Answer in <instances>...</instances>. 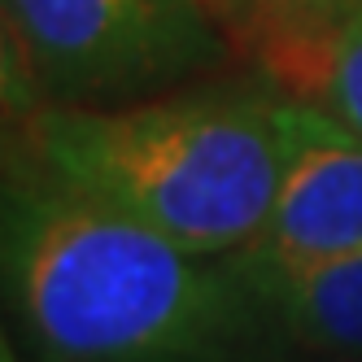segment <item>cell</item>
I'll return each instance as SVG.
<instances>
[{"mask_svg": "<svg viewBox=\"0 0 362 362\" xmlns=\"http://www.w3.org/2000/svg\"><path fill=\"white\" fill-rule=\"evenodd\" d=\"M5 301L40 362H240L245 301L223 257H201L57 184L9 148Z\"/></svg>", "mask_w": 362, "mask_h": 362, "instance_id": "cell-1", "label": "cell"}, {"mask_svg": "<svg viewBox=\"0 0 362 362\" xmlns=\"http://www.w3.org/2000/svg\"><path fill=\"white\" fill-rule=\"evenodd\" d=\"M271 83H214L127 105H35L13 153L201 257L240 253L279 184Z\"/></svg>", "mask_w": 362, "mask_h": 362, "instance_id": "cell-2", "label": "cell"}, {"mask_svg": "<svg viewBox=\"0 0 362 362\" xmlns=\"http://www.w3.org/2000/svg\"><path fill=\"white\" fill-rule=\"evenodd\" d=\"M227 57L201 0H5V92L35 105H127Z\"/></svg>", "mask_w": 362, "mask_h": 362, "instance_id": "cell-3", "label": "cell"}, {"mask_svg": "<svg viewBox=\"0 0 362 362\" xmlns=\"http://www.w3.org/2000/svg\"><path fill=\"white\" fill-rule=\"evenodd\" d=\"M362 249V136L323 105L284 96L279 184L262 231L227 253L245 271H293Z\"/></svg>", "mask_w": 362, "mask_h": 362, "instance_id": "cell-4", "label": "cell"}, {"mask_svg": "<svg viewBox=\"0 0 362 362\" xmlns=\"http://www.w3.org/2000/svg\"><path fill=\"white\" fill-rule=\"evenodd\" d=\"M223 262L245 301L249 358H362V249L293 271Z\"/></svg>", "mask_w": 362, "mask_h": 362, "instance_id": "cell-5", "label": "cell"}, {"mask_svg": "<svg viewBox=\"0 0 362 362\" xmlns=\"http://www.w3.org/2000/svg\"><path fill=\"white\" fill-rule=\"evenodd\" d=\"M218 22H236L257 48L271 83L288 70L310 44H319L362 0H201Z\"/></svg>", "mask_w": 362, "mask_h": 362, "instance_id": "cell-6", "label": "cell"}, {"mask_svg": "<svg viewBox=\"0 0 362 362\" xmlns=\"http://www.w3.org/2000/svg\"><path fill=\"white\" fill-rule=\"evenodd\" d=\"M275 83L284 96L323 105L362 136V5L345 13L319 44H310Z\"/></svg>", "mask_w": 362, "mask_h": 362, "instance_id": "cell-7", "label": "cell"}, {"mask_svg": "<svg viewBox=\"0 0 362 362\" xmlns=\"http://www.w3.org/2000/svg\"><path fill=\"white\" fill-rule=\"evenodd\" d=\"M0 362H18V349L5 341V345H0Z\"/></svg>", "mask_w": 362, "mask_h": 362, "instance_id": "cell-8", "label": "cell"}, {"mask_svg": "<svg viewBox=\"0 0 362 362\" xmlns=\"http://www.w3.org/2000/svg\"><path fill=\"white\" fill-rule=\"evenodd\" d=\"M341 362H362V358H341Z\"/></svg>", "mask_w": 362, "mask_h": 362, "instance_id": "cell-9", "label": "cell"}]
</instances>
